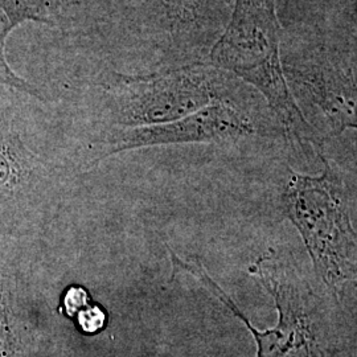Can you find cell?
<instances>
[{"instance_id":"9c48e42d","label":"cell","mask_w":357,"mask_h":357,"mask_svg":"<svg viewBox=\"0 0 357 357\" xmlns=\"http://www.w3.org/2000/svg\"><path fill=\"white\" fill-rule=\"evenodd\" d=\"M209 0H123L130 17L163 53L185 48V38L206 19Z\"/></svg>"},{"instance_id":"277c9868","label":"cell","mask_w":357,"mask_h":357,"mask_svg":"<svg viewBox=\"0 0 357 357\" xmlns=\"http://www.w3.org/2000/svg\"><path fill=\"white\" fill-rule=\"evenodd\" d=\"M323 171L310 176L290 171L282 205L301 234L314 268L333 295L357 287V230L354 228L344 184L319 153Z\"/></svg>"},{"instance_id":"8992f818","label":"cell","mask_w":357,"mask_h":357,"mask_svg":"<svg viewBox=\"0 0 357 357\" xmlns=\"http://www.w3.org/2000/svg\"><path fill=\"white\" fill-rule=\"evenodd\" d=\"M255 123L238 109L216 101L193 114L162 125L105 130L79 153L81 168L98 166L106 158L144 147L237 141L255 134Z\"/></svg>"},{"instance_id":"30bf717a","label":"cell","mask_w":357,"mask_h":357,"mask_svg":"<svg viewBox=\"0 0 357 357\" xmlns=\"http://www.w3.org/2000/svg\"><path fill=\"white\" fill-rule=\"evenodd\" d=\"M68 0H0V85L45 102L40 90L24 78L17 76L6 59V43L13 29L26 22L57 26Z\"/></svg>"},{"instance_id":"3957f363","label":"cell","mask_w":357,"mask_h":357,"mask_svg":"<svg viewBox=\"0 0 357 357\" xmlns=\"http://www.w3.org/2000/svg\"><path fill=\"white\" fill-rule=\"evenodd\" d=\"M281 26L275 0H236L229 23L212 47L208 63L240 77L258 90L296 141L317 143L295 102L281 61Z\"/></svg>"},{"instance_id":"5b68a950","label":"cell","mask_w":357,"mask_h":357,"mask_svg":"<svg viewBox=\"0 0 357 357\" xmlns=\"http://www.w3.org/2000/svg\"><path fill=\"white\" fill-rule=\"evenodd\" d=\"M212 66L195 63L153 75L109 72L97 84L112 128L168 123L221 101Z\"/></svg>"},{"instance_id":"6da1fadb","label":"cell","mask_w":357,"mask_h":357,"mask_svg":"<svg viewBox=\"0 0 357 357\" xmlns=\"http://www.w3.org/2000/svg\"><path fill=\"white\" fill-rule=\"evenodd\" d=\"M77 168L78 153H69L17 107L0 106V246H26Z\"/></svg>"},{"instance_id":"7a4b0ae2","label":"cell","mask_w":357,"mask_h":357,"mask_svg":"<svg viewBox=\"0 0 357 357\" xmlns=\"http://www.w3.org/2000/svg\"><path fill=\"white\" fill-rule=\"evenodd\" d=\"M169 253L174 275L180 271L193 275L245 324L257 345L255 357H339L342 337L335 323L315 299L306 280L274 252L259 257L252 268L255 278L271 295L278 312L277 326L266 331L250 323L200 262L184 261L174 252Z\"/></svg>"},{"instance_id":"ba28073f","label":"cell","mask_w":357,"mask_h":357,"mask_svg":"<svg viewBox=\"0 0 357 357\" xmlns=\"http://www.w3.org/2000/svg\"><path fill=\"white\" fill-rule=\"evenodd\" d=\"M26 246H0V357H45L43 333L28 299Z\"/></svg>"},{"instance_id":"52a82bcc","label":"cell","mask_w":357,"mask_h":357,"mask_svg":"<svg viewBox=\"0 0 357 357\" xmlns=\"http://www.w3.org/2000/svg\"><path fill=\"white\" fill-rule=\"evenodd\" d=\"M283 70L324 115L333 137L348 128L357 130L356 63L320 52L305 63L283 66Z\"/></svg>"}]
</instances>
